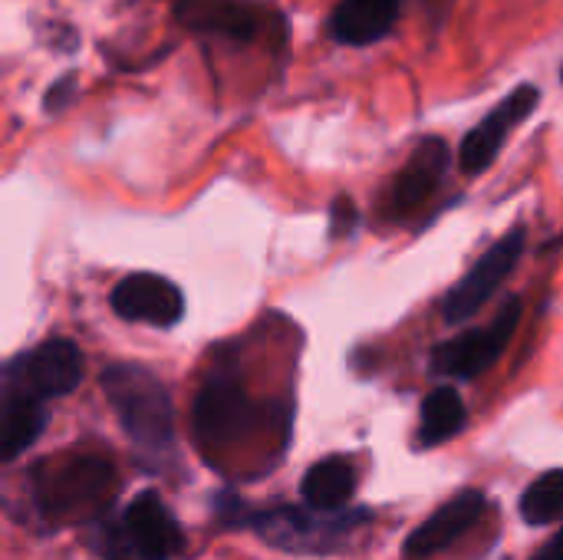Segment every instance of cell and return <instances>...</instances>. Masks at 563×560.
Returning <instances> with one entry per match:
<instances>
[{
	"label": "cell",
	"instance_id": "1",
	"mask_svg": "<svg viewBox=\"0 0 563 560\" xmlns=\"http://www.w3.org/2000/svg\"><path fill=\"white\" fill-rule=\"evenodd\" d=\"M102 393L139 452L162 455L175 446V406L165 383L152 370L112 363L102 373Z\"/></svg>",
	"mask_w": 563,
	"mask_h": 560
},
{
	"label": "cell",
	"instance_id": "2",
	"mask_svg": "<svg viewBox=\"0 0 563 560\" xmlns=\"http://www.w3.org/2000/svg\"><path fill=\"white\" fill-rule=\"evenodd\" d=\"M92 548L102 560H172L181 554L185 535L158 492H142L122 518H99Z\"/></svg>",
	"mask_w": 563,
	"mask_h": 560
},
{
	"label": "cell",
	"instance_id": "3",
	"mask_svg": "<svg viewBox=\"0 0 563 560\" xmlns=\"http://www.w3.org/2000/svg\"><path fill=\"white\" fill-rule=\"evenodd\" d=\"M115 492V472L99 455H79L66 462H40L33 472V495L46 518L76 521L96 518Z\"/></svg>",
	"mask_w": 563,
	"mask_h": 560
},
{
	"label": "cell",
	"instance_id": "4",
	"mask_svg": "<svg viewBox=\"0 0 563 560\" xmlns=\"http://www.w3.org/2000/svg\"><path fill=\"white\" fill-rule=\"evenodd\" d=\"M369 518L366 508H297V505H280L271 512H254L244 518V525L261 535L271 548L290 551V554H330L336 551L363 521Z\"/></svg>",
	"mask_w": 563,
	"mask_h": 560
},
{
	"label": "cell",
	"instance_id": "5",
	"mask_svg": "<svg viewBox=\"0 0 563 560\" xmlns=\"http://www.w3.org/2000/svg\"><path fill=\"white\" fill-rule=\"evenodd\" d=\"M82 376H86L82 350L66 337H53L13 356L3 370V386L36 399H59L69 396L82 383Z\"/></svg>",
	"mask_w": 563,
	"mask_h": 560
},
{
	"label": "cell",
	"instance_id": "6",
	"mask_svg": "<svg viewBox=\"0 0 563 560\" xmlns=\"http://www.w3.org/2000/svg\"><path fill=\"white\" fill-rule=\"evenodd\" d=\"M257 419H261L257 403L228 373L208 376V383L201 386V393L195 396V406H191L195 436L201 446H211V449H224V446H234L238 439L251 436Z\"/></svg>",
	"mask_w": 563,
	"mask_h": 560
},
{
	"label": "cell",
	"instance_id": "7",
	"mask_svg": "<svg viewBox=\"0 0 563 560\" xmlns=\"http://www.w3.org/2000/svg\"><path fill=\"white\" fill-rule=\"evenodd\" d=\"M521 320V300L511 297L501 314L478 330H468L455 340H445L432 350L429 370L435 376H449V380H475L485 370H492L498 363V356L505 353V347L511 343L515 330Z\"/></svg>",
	"mask_w": 563,
	"mask_h": 560
},
{
	"label": "cell",
	"instance_id": "8",
	"mask_svg": "<svg viewBox=\"0 0 563 560\" xmlns=\"http://www.w3.org/2000/svg\"><path fill=\"white\" fill-rule=\"evenodd\" d=\"M175 20L201 36L231 43H257L267 33L280 36V17L251 0H175Z\"/></svg>",
	"mask_w": 563,
	"mask_h": 560
},
{
	"label": "cell",
	"instance_id": "9",
	"mask_svg": "<svg viewBox=\"0 0 563 560\" xmlns=\"http://www.w3.org/2000/svg\"><path fill=\"white\" fill-rule=\"evenodd\" d=\"M525 241H528V231H525V228H515L511 234H505L501 241H495V244L472 264V271L449 290L445 307H442V317H445L449 323H465V320H472V317L495 297V290L511 277L515 264H518L521 254H525Z\"/></svg>",
	"mask_w": 563,
	"mask_h": 560
},
{
	"label": "cell",
	"instance_id": "10",
	"mask_svg": "<svg viewBox=\"0 0 563 560\" xmlns=\"http://www.w3.org/2000/svg\"><path fill=\"white\" fill-rule=\"evenodd\" d=\"M538 102H541V89L538 86H531V83H521L518 89H511L468 135H465V142H462V149H459V165H462V172H468V175H478V172H485L492 162H495V155L501 152V145H505V139L511 135V129H518L534 109H538Z\"/></svg>",
	"mask_w": 563,
	"mask_h": 560
},
{
	"label": "cell",
	"instance_id": "11",
	"mask_svg": "<svg viewBox=\"0 0 563 560\" xmlns=\"http://www.w3.org/2000/svg\"><path fill=\"white\" fill-rule=\"evenodd\" d=\"M112 310L129 323H148V327H175L185 317V294L178 284H172L162 274H129L112 287L109 297Z\"/></svg>",
	"mask_w": 563,
	"mask_h": 560
},
{
	"label": "cell",
	"instance_id": "12",
	"mask_svg": "<svg viewBox=\"0 0 563 560\" xmlns=\"http://www.w3.org/2000/svg\"><path fill=\"white\" fill-rule=\"evenodd\" d=\"M488 508V498L478 492V488H465L459 492L452 502H445L432 518H426L409 538H406V548L402 554L409 560H426L449 551L455 541H462L485 515Z\"/></svg>",
	"mask_w": 563,
	"mask_h": 560
},
{
	"label": "cell",
	"instance_id": "13",
	"mask_svg": "<svg viewBox=\"0 0 563 560\" xmlns=\"http://www.w3.org/2000/svg\"><path fill=\"white\" fill-rule=\"evenodd\" d=\"M449 142L439 135H429L416 145L412 158L406 162V168L396 175L393 182V211L396 215H412L416 208H422L435 188L442 185L445 172H449Z\"/></svg>",
	"mask_w": 563,
	"mask_h": 560
},
{
	"label": "cell",
	"instance_id": "14",
	"mask_svg": "<svg viewBox=\"0 0 563 560\" xmlns=\"http://www.w3.org/2000/svg\"><path fill=\"white\" fill-rule=\"evenodd\" d=\"M402 0H340L330 17L333 40L346 46H369L393 33Z\"/></svg>",
	"mask_w": 563,
	"mask_h": 560
},
{
	"label": "cell",
	"instance_id": "15",
	"mask_svg": "<svg viewBox=\"0 0 563 560\" xmlns=\"http://www.w3.org/2000/svg\"><path fill=\"white\" fill-rule=\"evenodd\" d=\"M3 426H0V455L3 462H13L16 455H23L43 432L46 426V413H43V399L26 396L20 389H7L3 386Z\"/></svg>",
	"mask_w": 563,
	"mask_h": 560
},
{
	"label": "cell",
	"instance_id": "16",
	"mask_svg": "<svg viewBox=\"0 0 563 560\" xmlns=\"http://www.w3.org/2000/svg\"><path fill=\"white\" fill-rule=\"evenodd\" d=\"M356 492V465L343 455H327L317 465L307 469L300 482V495L313 508L340 512L353 502Z\"/></svg>",
	"mask_w": 563,
	"mask_h": 560
},
{
	"label": "cell",
	"instance_id": "17",
	"mask_svg": "<svg viewBox=\"0 0 563 560\" xmlns=\"http://www.w3.org/2000/svg\"><path fill=\"white\" fill-rule=\"evenodd\" d=\"M465 403L459 396V389L452 386H439L422 399V416H419V446L422 449H435L449 439H455L465 429Z\"/></svg>",
	"mask_w": 563,
	"mask_h": 560
},
{
	"label": "cell",
	"instance_id": "18",
	"mask_svg": "<svg viewBox=\"0 0 563 560\" xmlns=\"http://www.w3.org/2000/svg\"><path fill=\"white\" fill-rule=\"evenodd\" d=\"M518 508L531 528H544V525L563 518V469L544 472L534 485H528Z\"/></svg>",
	"mask_w": 563,
	"mask_h": 560
},
{
	"label": "cell",
	"instance_id": "19",
	"mask_svg": "<svg viewBox=\"0 0 563 560\" xmlns=\"http://www.w3.org/2000/svg\"><path fill=\"white\" fill-rule=\"evenodd\" d=\"M356 221H360V215H356L353 198L340 195V198L333 201V208H330V234H333V238H346V234L356 228Z\"/></svg>",
	"mask_w": 563,
	"mask_h": 560
},
{
	"label": "cell",
	"instance_id": "20",
	"mask_svg": "<svg viewBox=\"0 0 563 560\" xmlns=\"http://www.w3.org/2000/svg\"><path fill=\"white\" fill-rule=\"evenodd\" d=\"M73 99V79L69 76H63L59 83H53V89L46 92V99H43V106L53 112V109H63L66 102Z\"/></svg>",
	"mask_w": 563,
	"mask_h": 560
},
{
	"label": "cell",
	"instance_id": "21",
	"mask_svg": "<svg viewBox=\"0 0 563 560\" xmlns=\"http://www.w3.org/2000/svg\"><path fill=\"white\" fill-rule=\"evenodd\" d=\"M531 560H563V528Z\"/></svg>",
	"mask_w": 563,
	"mask_h": 560
},
{
	"label": "cell",
	"instance_id": "22",
	"mask_svg": "<svg viewBox=\"0 0 563 560\" xmlns=\"http://www.w3.org/2000/svg\"><path fill=\"white\" fill-rule=\"evenodd\" d=\"M561 79H563V69H561Z\"/></svg>",
	"mask_w": 563,
	"mask_h": 560
}]
</instances>
